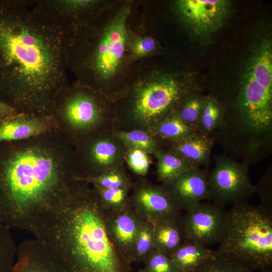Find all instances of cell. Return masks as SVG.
Returning a JSON list of instances; mask_svg holds the SVG:
<instances>
[{
    "mask_svg": "<svg viewBox=\"0 0 272 272\" xmlns=\"http://www.w3.org/2000/svg\"><path fill=\"white\" fill-rule=\"evenodd\" d=\"M271 269L272 268L269 269H267V270H265L259 271V272H271L272 271Z\"/></svg>",
    "mask_w": 272,
    "mask_h": 272,
    "instance_id": "cell-37",
    "label": "cell"
},
{
    "mask_svg": "<svg viewBox=\"0 0 272 272\" xmlns=\"http://www.w3.org/2000/svg\"><path fill=\"white\" fill-rule=\"evenodd\" d=\"M55 128L52 115L17 113L0 121V143L29 139Z\"/></svg>",
    "mask_w": 272,
    "mask_h": 272,
    "instance_id": "cell-18",
    "label": "cell"
},
{
    "mask_svg": "<svg viewBox=\"0 0 272 272\" xmlns=\"http://www.w3.org/2000/svg\"><path fill=\"white\" fill-rule=\"evenodd\" d=\"M271 165L269 166L261 177L258 184L255 185V191L260 196L262 204L260 205L271 211Z\"/></svg>",
    "mask_w": 272,
    "mask_h": 272,
    "instance_id": "cell-35",
    "label": "cell"
},
{
    "mask_svg": "<svg viewBox=\"0 0 272 272\" xmlns=\"http://www.w3.org/2000/svg\"><path fill=\"white\" fill-rule=\"evenodd\" d=\"M92 187L97 194L101 206L107 213L122 210L130 204V191L132 184L111 189Z\"/></svg>",
    "mask_w": 272,
    "mask_h": 272,
    "instance_id": "cell-28",
    "label": "cell"
},
{
    "mask_svg": "<svg viewBox=\"0 0 272 272\" xmlns=\"http://www.w3.org/2000/svg\"><path fill=\"white\" fill-rule=\"evenodd\" d=\"M74 147L56 129L0 143V222L39 237L89 184Z\"/></svg>",
    "mask_w": 272,
    "mask_h": 272,
    "instance_id": "cell-1",
    "label": "cell"
},
{
    "mask_svg": "<svg viewBox=\"0 0 272 272\" xmlns=\"http://www.w3.org/2000/svg\"><path fill=\"white\" fill-rule=\"evenodd\" d=\"M246 260L231 253L214 250L211 256L196 268L186 272H257Z\"/></svg>",
    "mask_w": 272,
    "mask_h": 272,
    "instance_id": "cell-21",
    "label": "cell"
},
{
    "mask_svg": "<svg viewBox=\"0 0 272 272\" xmlns=\"http://www.w3.org/2000/svg\"><path fill=\"white\" fill-rule=\"evenodd\" d=\"M214 250L197 243L184 240L169 256L180 272L192 270L209 258Z\"/></svg>",
    "mask_w": 272,
    "mask_h": 272,
    "instance_id": "cell-22",
    "label": "cell"
},
{
    "mask_svg": "<svg viewBox=\"0 0 272 272\" xmlns=\"http://www.w3.org/2000/svg\"><path fill=\"white\" fill-rule=\"evenodd\" d=\"M144 220L130 204L117 212H106V227L109 238L128 263L133 261L134 242Z\"/></svg>",
    "mask_w": 272,
    "mask_h": 272,
    "instance_id": "cell-17",
    "label": "cell"
},
{
    "mask_svg": "<svg viewBox=\"0 0 272 272\" xmlns=\"http://www.w3.org/2000/svg\"><path fill=\"white\" fill-rule=\"evenodd\" d=\"M153 224L144 220L135 239L133 261L145 260L155 250Z\"/></svg>",
    "mask_w": 272,
    "mask_h": 272,
    "instance_id": "cell-32",
    "label": "cell"
},
{
    "mask_svg": "<svg viewBox=\"0 0 272 272\" xmlns=\"http://www.w3.org/2000/svg\"><path fill=\"white\" fill-rule=\"evenodd\" d=\"M225 0H177L171 8L178 21L192 34L209 36L223 24L230 10Z\"/></svg>",
    "mask_w": 272,
    "mask_h": 272,
    "instance_id": "cell-11",
    "label": "cell"
},
{
    "mask_svg": "<svg viewBox=\"0 0 272 272\" xmlns=\"http://www.w3.org/2000/svg\"><path fill=\"white\" fill-rule=\"evenodd\" d=\"M13 272H70L61 258L46 244L34 238L17 246Z\"/></svg>",
    "mask_w": 272,
    "mask_h": 272,
    "instance_id": "cell-16",
    "label": "cell"
},
{
    "mask_svg": "<svg viewBox=\"0 0 272 272\" xmlns=\"http://www.w3.org/2000/svg\"><path fill=\"white\" fill-rule=\"evenodd\" d=\"M224 117V109L222 105L213 97H207L198 122L197 131L204 135L212 136L221 125Z\"/></svg>",
    "mask_w": 272,
    "mask_h": 272,
    "instance_id": "cell-27",
    "label": "cell"
},
{
    "mask_svg": "<svg viewBox=\"0 0 272 272\" xmlns=\"http://www.w3.org/2000/svg\"><path fill=\"white\" fill-rule=\"evenodd\" d=\"M51 115L56 129L75 148L98 132L116 128L114 101L75 81L58 92Z\"/></svg>",
    "mask_w": 272,
    "mask_h": 272,
    "instance_id": "cell-7",
    "label": "cell"
},
{
    "mask_svg": "<svg viewBox=\"0 0 272 272\" xmlns=\"http://www.w3.org/2000/svg\"><path fill=\"white\" fill-rule=\"evenodd\" d=\"M113 130L98 132L75 148L85 177L124 167L126 147Z\"/></svg>",
    "mask_w": 272,
    "mask_h": 272,
    "instance_id": "cell-10",
    "label": "cell"
},
{
    "mask_svg": "<svg viewBox=\"0 0 272 272\" xmlns=\"http://www.w3.org/2000/svg\"><path fill=\"white\" fill-rule=\"evenodd\" d=\"M17 113L12 108L0 100V121Z\"/></svg>",
    "mask_w": 272,
    "mask_h": 272,
    "instance_id": "cell-36",
    "label": "cell"
},
{
    "mask_svg": "<svg viewBox=\"0 0 272 272\" xmlns=\"http://www.w3.org/2000/svg\"><path fill=\"white\" fill-rule=\"evenodd\" d=\"M111 0H38L39 8L70 36L89 21Z\"/></svg>",
    "mask_w": 272,
    "mask_h": 272,
    "instance_id": "cell-14",
    "label": "cell"
},
{
    "mask_svg": "<svg viewBox=\"0 0 272 272\" xmlns=\"http://www.w3.org/2000/svg\"><path fill=\"white\" fill-rule=\"evenodd\" d=\"M106 212L88 185L76 193L37 238L63 260L70 272H127L128 263L111 241Z\"/></svg>",
    "mask_w": 272,
    "mask_h": 272,
    "instance_id": "cell-5",
    "label": "cell"
},
{
    "mask_svg": "<svg viewBox=\"0 0 272 272\" xmlns=\"http://www.w3.org/2000/svg\"><path fill=\"white\" fill-rule=\"evenodd\" d=\"M115 134L122 141L126 148L138 149L153 155L163 148V143L153 134L139 129L124 130H113Z\"/></svg>",
    "mask_w": 272,
    "mask_h": 272,
    "instance_id": "cell-26",
    "label": "cell"
},
{
    "mask_svg": "<svg viewBox=\"0 0 272 272\" xmlns=\"http://www.w3.org/2000/svg\"><path fill=\"white\" fill-rule=\"evenodd\" d=\"M69 40L36 1L0 0V100L17 113L51 115L69 83Z\"/></svg>",
    "mask_w": 272,
    "mask_h": 272,
    "instance_id": "cell-2",
    "label": "cell"
},
{
    "mask_svg": "<svg viewBox=\"0 0 272 272\" xmlns=\"http://www.w3.org/2000/svg\"><path fill=\"white\" fill-rule=\"evenodd\" d=\"M181 218L153 224L155 249L169 256L183 243L184 235Z\"/></svg>",
    "mask_w": 272,
    "mask_h": 272,
    "instance_id": "cell-20",
    "label": "cell"
},
{
    "mask_svg": "<svg viewBox=\"0 0 272 272\" xmlns=\"http://www.w3.org/2000/svg\"><path fill=\"white\" fill-rule=\"evenodd\" d=\"M206 99L207 97L191 93L179 102L174 111L185 124L197 131L198 122Z\"/></svg>",
    "mask_w": 272,
    "mask_h": 272,
    "instance_id": "cell-29",
    "label": "cell"
},
{
    "mask_svg": "<svg viewBox=\"0 0 272 272\" xmlns=\"http://www.w3.org/2000/svg\"><path fill=\"white\" fill-rule=\"evenodd\" d=\"M209 172L207 168L194 167L162 184L177 207L186 211L203 200H211L207 180Z\"/></svg>",
    "mask_w": 272,
    "mask_h": 272,
    "instance_id": "cell-15",
    "label": "cell"
},
{
    "mask_svg": "<svg viewBox=\"0 0 272 272\" xmlns=\"http://www.w3.org/2000/svg\"><path fill=\"white\" fill-rule=\"evenodd\" d=\"M145 261V272H180L169 255L156 249Z\"/></svg>",
    "mask_w": 272,
    "mask_h": 272,
    "instance_id": "cell-34",
    "label": "cell"
},
{
    "mask_svg": "<svg viewBox=\"0 0 272 272\" xmlns=\"http://www.w3.org/2000/svg\"><path fill=\"white\" fill-rule=\"evenodd\" d=\"M153 156L157 159L156 175L162 183L171 181L194 166L191 163L165 148L156 152Z\"/></svg>",
    "mask_w": 272,
    "mask_h": 272,
    "instance_id": "cell-23",
    "label": "cell"
},
{
    "mask_svg": "<svg viewBox=\"0 0 272 272\" xmlns=\"http://www.w3.org/2000/svg\"><path fill=\"white\" fill-rule=\"evenodd\" d=\"M226 102L224 117L213 133L224 153L255 164L272 152V49L262 41L250 57L240 84ZM220 103V102H219Z\"/></svg>",
    "mask_w": 272,
    "mask_h": 272,
    "instance_id": "cell-4",
    "label": "cell"
},
{
    "mask_svg": "<svg viewBox=\"0 0 272 272\" xmlns=\"http://www.w3.org/2000/svg\"><path fill=\"white\" fill-rule=\"evenodd\" d=\"M125 162L132 172L142 176L148 173L152 163L149 154L134 148H126Z\"/></svg>",
    "mask_w": 272,
    "mask_h": 272,
    "instance_id": "cell-33",
    "label": "cell"
},
{
    "mask_svg": "<svg viewBox=\"0 0 272 272\" xmlns=\"http://www.w3.org/2000/svg\"><path fill=\"white\" fill-rule=\"evenodd\" d=\"M139 3L140 0H111L72 35L67 48V63L75 82L114 101L133 63L129 43L138 26Z\"/></svg>",
    "mask_w": 272,
    "mask_h": 272,
    "instance_id": "cell-3",
    "label": "cell"
},
{
    "mask_svg": "<svg viewBox=\"0 0 272 272\" xmlns=\"http://www.w3.org/2000/svg\"><path fill=\"white\" fill-rule=\"evenodd\" d=\"M224 206L213 202H200L182 215L184 240L209 247L219 243L226 218Z\"/></svg>",
    "mask_w": 272,
    "mask_h": 272,
    "instance_id": "cell-12",
    "label": "cell"
},
{
    "mask_svg": "<svg viewBox=\"0 0 272 272\" xmlns=\"http://www.w3.org/2000/svg\"><path fill=\"white\" fill-rule=\"evenodd\" d=\"M84 179L93 187L111 189L131 185L124 167L114 169L93 176L85 177Z\"/></svg>",
    "mask_w": 272,
    "mask_h": 272,
    "instance_id": "cell-30",
    "label": "cell"
},
{
    "mask_svg": "<svg viewBox=\"0 0 272 272\" xmlns=\"http://www.w3.org/2000/svg\"><path fill=\"white\" fill-rule=\"evenodd\" d=\"M214 160L207 179L211 200L223 206L246 201L255 191L250 165L225 153L215 155Z\"/></svg>",
    "mask_w": 272,
    "mask_h": 272,
    "instance_id": "cell-9",
    "label": "cell"
},
{
    "mask_svg": "<svg viewBox=\"0 0 272 272\" xmlns=\"http://www.w3.org/2000/svg\"><path fill=\"white\" fill-rule=\"evenodd\" d=\"M132 188L130 205L144 220L153 224L182 217L181 211L162 184H154L141 178Z\"/></svg>",
    "mask_w": 272,
    "mask_h": 272,
    "instance_id": "cell-13",
    "label": "cell"
},
{
    "mask_svg": "<svg viewBox=\"0 0 272 272\" xmlns=\"http://www.w3.org/2000/svg\"><path fill=\"white\" fill-rule=\"evenodd\" d=\"M215 143L212 136L195 131L181 140L165 143L163 148L178 155L195 167L208 168L211 164V153Z\"/></svg>",
    "mask_w": 272,
    "mask_h": 272,
    "instance_id": "cell-19",
    "label": "cell"
},
{
    "mask_svg": "<svg viewBox=\"0 0 272 272\" xmlns=\"http://www.w3.org/2000/svg\"><path fill=\"white\" fill-rule=\"evenodd\" d=\"M158 55L132 63L114 100L115 129L153 134L158 123L192 92L180 73L161 67Z\"/></svg>",
    "mask_w": 272,
    "mask_h": 272,
    "instance_id": "cell-6",
    "label": "cell"
},
{
    "mask_svg": "<svg viewBox=\"0 0 272 272\" xmlns=\"http://www.w3.org/2000/svg\"><path fill=\"white\" fill-rule=\"evenodd\" d=\"M17 248L11 229L0 222V272H13Z\"/></svg>",
    "mask_w": 272,
    "mask_h": 272,
    "instance_id": "cell-31",
    "label": "cell"
},
{
    "mask_svg": "<svg viewBox=\"0 0 272 272\" xmlns=\"http://www.w3.org/2000/svg\"><path fill=\"white\" fill-rule=\"evenodd\" d=\"M162 47L159 41L139 27L132 31L129 43V52L132 62L161 54Z\"/></svg>",
    "mask_w": 272,
    "mask_h": 272,
    "instance_id": "cell-25",
    "label": "cell"
},
{
    "mask_svg": "<svg viewBox=\"0 0 272 272\" xmlns=\"http://www.w3.org/2000/svg\"><path fill=\"white\" fill-rule=\"evenodd\" d=\"M195 131L196 129L185 124L174 111L158 123L153 134L163 145L181 140Z\"/></svg>",
    "mask_w": 272,
    "mask_h": 272,
    "instance_id": "cell-24",
    "label": "cell"
},
{
    "mask_svg": "<svg viewBox=\"0 0 272 272\" xmlns=\"http://www.w3.org/2000/svg\"><path fill=\"white\" fill-rule=\"evenodd\" d=\"M218 250L235 255L257 270L272 268L271 211L246 201L226 212Z\"/></svg>",
    "mask_w": 272,
    "mask_h": 272,
    "instance_id": "cell-8",
    "label": "cell"
}]
</instances>
